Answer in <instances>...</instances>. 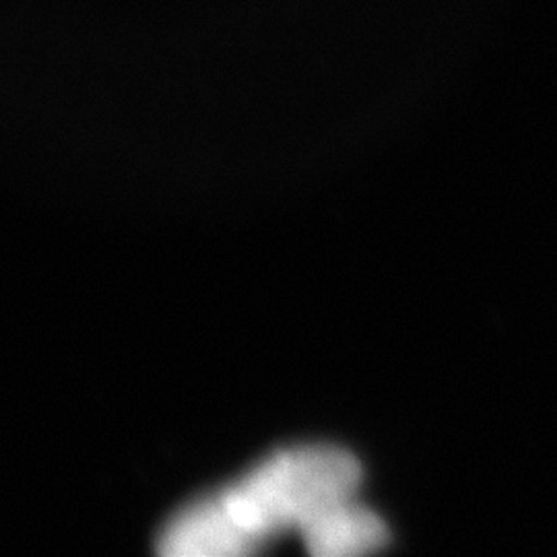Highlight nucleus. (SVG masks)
Here are the masks:
<instances>
[{
	"mask_svg": "<svg viewBox=\"0 0 557 557\" xmlns=\"http://www.w3.org/2000/svg\"><path fill=\"white\" fill-rule=\"evenodd\" d=\"M361 467L347 450L308 444L281 450L246 475L182 508L161 529V554L250 556L301 533L343 499L358 496Z\"/></svg>",
	"mask_w": 557,
	"mask_h": 557,
	"instance_id": "obj_1",
	"label": "nucleus"
},
{
	"mask_svg": "<svg viewBox=\"0 0 557 557\" xmlns=\"http://www.w3.org/2000/svg\"><path fill=\"white\" fill-rule=\"evenodd\" d=\"M301 541L319 557L368 556L388 543V531L384 520L354 496L322 512L301 533Z\"/></svg>",
	"mask_w": 557,
	"mask_h": 557,
	"instance_id": "obj_2",
	"label": "nucleus"
}]
</instances>
